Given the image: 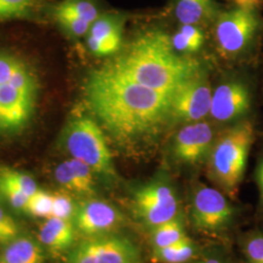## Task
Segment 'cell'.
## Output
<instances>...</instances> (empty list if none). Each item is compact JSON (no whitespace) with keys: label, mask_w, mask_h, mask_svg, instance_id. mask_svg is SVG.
Wrapping results in <instances>:
<instances>
[{"label":"cell","mask_w":263,"mask_h":263,"mask_svg":"<svg viewBox=\"0 0 263 263\" xmlns=\"http://www.w3.org/2000/svg\"><path fill=\"white\" fill-rule=\"evenodd\" d=\"M64 142L71 158L83 162L95 174L108 180L117 178L104 133L93 119L78 117L72 120L66 128Z\"/></svg>","instance_id":"cell-5"},{"label":"cell","mask_w":263,"mask_h":263,"mask_svg":"<svg viewBox=\"0 0 263 263\" xmlns=\"http://www.w3.org/2000/svg\"><path fill=\"white\" fill-rule=\"evenodd\" d=\"M43 7V0H0V21L34 19Z\"/></svg>","instance_id":"cell-19"},{"label":"cell","mask_w":263,"mask_h":263,"mask_svg":"<svg viewBox=\"0 0 263 263\" xmlns=\"http://www.w3.org/2000/svg\"><path fill=\"white\" fill-rule=\"evenodd\" d=\"M65 263H142L138 246L125 236L89 237L77 245Z\"/></svg>","instance_id":"cell-8"},{"label":"cell","mask_w":263,"mask_h":263,"mask_svg":"<svg viewBox=\"0 0 263 263\" xmlns=\"http://www.w3.org/2000/svg\"><path fill=\"white\" fill-rule=\"evenodd\" d=\"M253 91L244 80L234 79L217 86L212 95L210 115L218 122L246 120L253 106Z\"/></svg>","instance_id":"cell-11"},{"label":"cell","mask_w":263,"mask_h":263,"mask_svg":"<svg viewBox=\"0 0 263 263\" xmlns=\"http://www.w3.org/2000/svg\"><path fill=\"white\" fill-rule=\"evenodd\" d=\"M132 211L136 218L146 227L156 226L179 218V200L169 182L155 179L133 191Z\"/></svg>","instance_id":"cell-7"},{"label":"cell","mask_w":263,"mask_h":263,"mask_svg":"<svg viewBox=\"0 0 263 263\" xmlns=\"http://www.w3.org/2000/svg\"><path fill=\"white\" fill-rule=\"evenodd\" d=\"M255 180L256 184L259 190V197H260V204L263 207V157L259 160L256 169H255Z\"/></svg>","instance_id":"cell-31"},{"label":"cell","mask_w":263,"mask_h":263,"mask_svg":"<svg viewBox=\"0 0 263 263\" xmlns=\"http://www.w3.org/2000/svg\"><path fill=\"white\" fill-rule=\"evenodd\" d=\"M215 139V132L209 123H188L175 136L173 155L181 164L197 165L208 159Z\"/></svg>","instance_id":"cell-12"},{"label":"cell","mask_w":263,"mask_h":263,"mask_svg":"<svg viewBox=\"0 0 263 263\" xmlns=\"http://www.w3.org/2000/svg\"><path fill=\"white\" fill-rule=\"evenodd\" d=\"M39 80L23 58L0 52V134L22 131L37 104Z\"/></svg>","instance_id":"cell-3"},{"label":"cell","mask_w":263,"mask_h":263,"mask_svg":"<svg viewBox=\"0 0 263 263\" xmlns=\"http://www.w3.org/2000/svg\"><path fill=\"white\" fill-rule=\"evenodd\" d=\"M19 235L16 221L0 208V244H9Z\"/></svg>","instance_id":"cell-29"},{"label":"cell","mask_w":263,"mask_h":263,"mask_svg":"<svg viewBox=\"0 0 263 263\" xmlns=\"http://www.w3.org/2000/svg\"><path fill=\"white\" fill-rule=\"evenodd\" d=\"M256 10L236 6L219 13L215 21V36L220 52L226 56L243 55L253 46L261 28Z\"/></svg>","instance_id":"cell-6"},{"label":"cell","mask_w":263,"mask_h":263,"mask_svg":"<svg viewBox=\"0 0 263 263\" xmlns=\"http://www.w3.org/2000/svg\"><path fill=\"white\" fill-rule=\"evenodd\" d=\"M151 230V242L154 249H161L178 244L189 238L179 218L160 224Z\"/></svg>","instance_id":"cell-20"},{"label":"cell","mask_w":263,"mask_h":263,"mask_svg":"<svg viewBox=\"0 0 263 263\" xmlns=\"http://www.w3.org/2000/svg\"><path fill=\"white\" fill-rule=\"evenodd\" d=\"M174 13L180 25L196 27L216 21L219 15L213 0H176Z\"/></svg>","instance_id":"cell-16"},{"label":"cell","mask_w":263,"mask_h":263,"mask_svg":"<svg viewBox=\"0 0 263 263\" xmlns=\"http://www.w3.org/2000/svg\"><path fill=\"white\" fill-rule=\"evenodd\" d=\"M74 226L85 237L110 234L122 224L121 213L102 200H89L77 207Z\"/></svg>","instance_id":"cell-13"},{"label":"cell","mask_w":263,"mask_h":263,"mask_svg":"<svg viewBox=\"0 0 263 263\" xmlns=\"http://www.w3.org/2000/svg\"><path fill=\"white\" fill-rule=\"evenodd\" d=\"M197 252V247L190 238L178 244L166 248L154 249V257L161 263H186L190 261Z\"/></svg>","instance_id":"cell-21"},{"label":"cell","mask_w":263,"mask_h":263,"mask_svg":"<svg viewBox=\"0 0 263 263\" xmlns=\"http://www.w3.org/2000/svg\"><path fill=\"white\" fill-rule=\"evenodd\" d=\"M240 246L247 263H263L262 231H249L241 237Z\"/></svg>","instance_id":"cell-22"},{"label":"cell","mask_w":263,"mask_h":263,"mask_svg":"<svg viewBox=\"0 0 263 263\" xmlns=\"http://www.w3.org/2000/svg\"><path fill=\"white\" fill-rule=\"evenodd\" d=\"M85 94L97 118L122 142L144 140L169 121L172 94L136 83L105 66L88 77Z\"/></svg>","instance_id":"cell-1"},{"label":"cell","mask_w":263,"mask_h":263,"mask_svg":"<svg viewBox=\"0 0 263 263\" xmlns=\"http://www.w3.org/2000/svg\"><path fill=\"white\" fill-rule=\"evenodd\" d=\"M105 67L165 94H172L179 85L202 72L196 60L178 55L172 39L161 30L137 36Z\"/></svg>","instance_id":"cell-2"},{"label":"cell","mask_w":263,"mask_h":263,"mask_svg":"<svg viewBox=\"0 0 263 263\" xmlns=\"http://www.w3.org/2000/svg\"><path fill=\"white\" fill-rule=\"evenodd\" d=\"M232 1L235 2L237 6H242V7H247V8H254V9H257L261 4L260 0H232Z\"/></svg>","instance_id":"cell-32"},{"label":"cell","mask_w":263,"mask_h":263,"mask_svg":"<svg viewBox=\"0 0 263 263\" xmlns=\"http://www.w3.org/2000/svg\"><path fill=\"white\" fill-rule=\"evenodd\" d=\"M190 218L200 231L221 233L235 223L237 210L221 191L202 185L193 192Z\"/></svg>","instance_id":"cell-9"},{"label":"cell","mask_w":263,"mask_h":263,"mask_svg":"<svg viewBox=\"0 0 263 263\" xmlns=\"http://www.w3.org/2000/svg\"><path fill=\"white\" fill-rule=\"evenodd\" d=\"M0 191L7 199V201L11 204V206L17 210L24 211L28 202V196L26 195L23 191L15 187L6 180L0 179Z\"/></svg>","instance_id":"cell-28"},{"label":"cell","mask_w":263,"mask_h":263,"mask_svg":"<svg viewBox=\"0 0 263 263\" xmlns=\"http://www.w3.org/2000/svg\"><path fill=\"white\" fill-rule=\"evenodd\" d=\"M94 174L83 162L70 158L57 167L55 178L66 191L80 197L91 198L96 194Z\"/></svg>","instance_id":"cell-14"},{"label":"cell","mask_w":263,"mask_h":263,"mask_svg":"<svg viewBox=\"0 0 263 263\" xmlns=\"http://www.w3.org/2000/svg\"><path fill=\"white\" fill-rule=\"evenodd\" d=\"M39 239L51 253L62 254L74 244L76 226L72 220L49 217L40 227Z\"/></svg>","instance_id":"cell-15"},{"label":"cell","mask_w":263,"mask_h":263,"mask_svg":"<svg viewBox=\"0 0 263 263\" xmlns=\"http://www.w3.org/2000/svg\"><path fill=\"white\" fill-rule=\"evenodd\" d=\"M172 39L173 47L180 53H194L197 52L203 44L199 43L195 40H192L187 37L185 34H183L181 31L178 30Z\"/></svg>","instance_id":"cell-30"},{"label":"cell","mask_w":263,"mask_h":263,"mask_svg":"<svg viewBox=\"0 0 263 263\" xmlns=\"http://www.w3.org/2000/svg\"><path fill=\"white\" fill-rule=\"evenodd\" d=\"M77 206L73 199L65 193L53 194V207L51 217L72 220L76 216Z\"/></svg>","instance_id":"cell-26"},{"label":"cell","mask_w":263,"mask_h":263,"mask_svg":"<svg viewBox=\"0 0 263 263\" xmlns=\"http://www.w3.org/2000/svg\"><path fill=\"white\" fill-rule=\"evenodd\" d=\"M195 263H224L221 260H218V259H214V258H210V259H204V260H201V261H197Z\"/></svg>","instance_id":"cell-33"},{"label":"cell","mask_w":263,"mask_h":263,"mask_svg":"<svg viewBox=\"0 0 263 263\" xmlns=\"http://www.w3.org/2000/svg\"><path fill=\"white\" fill-rule=\"evenodd\" d=\"M52 19L54 20L59 25V27L64 29L66 33L74 37H81L83 35H87L92 26L90 23L83 20L66 16H56L52 17Z\"/></svg>","instance_id":"cell-27"},{"label":"cell","mask_w":263,"mask_h":263,"mask_svg":"<svg viewBox=\"0 0 263 263\" xmlns=\"http://www.w3.org/2000/svg\"><path fill=\"white\" fill-rule=\"evenodd\" d=\"M87 44L90 51L97 56H109L119 51L122 44V35L111 37L94 38L87 36Z\"/></svg>","instance_id":"cell-25"},{"label":"cell","mask_w":263,"mask_h":263,"mask_svg":"<svg viewBox=\"0 0 263 263\" xmlns=\"http://www.w3.org/2000/svg\"><path fill=\"white\" fill-rule=\"evenodd\" d=\"M212 95L203 72L188 79L171 95L169 121L188 124L203 120L210 114Z\"/></svg>","instance_id":"cell-10"},{"label":"cell","mask_w":263,"mask_h":263,"mask_svg":"<svg viewBox=\"0 0 263 263\" xmlns=\"http://www.w3.org/2000/svg\"><path fill=\"white\" fill-rule=\"evenodd\" d=\"M254 137V125L246 119L221 132L214 141L207 159L210 175L229 197L235 198L243 181Z\"/></svg>","instance_id":"cell-4"},{"label":"cell","mask_w":263,"mask_h":263,"mask_svg":"<svg viewBox=\"0 0 263 263\" xmlns=\"http://www.w3.org/2000/svg\"><path fill=\"white\" fill-rule=\"evenodd\" d=\"M53 194L44 190L37 189L31 196H29L24 212L35 217L49 218L52 214Z\"/></svg>","instance_id":"cell-23"},{"label":"cell","mask_w":263,"mask_h":263,"mask_svg":"<svg viewBox=\"0 0 263 263\" xmlns=\"http://www.w3.org/2000/svg\"><path fill=\"white\" fill-rule=\"evenodd\" d=\"M0 179L6 180L15 187L18 188L26 195H28V197L31 196L38 189L34 179L27 174L16 170L8 168L0 169Z\"/></svg>","instance_id":"cell-24"},{"label":"cell","mask_w":263,"mask_h":263,"mask_svg":"<svg viewBox=\"0 0 263 263\" xmlns=\"http://www.w3.org/2000/svg\"><path fill=\"white\" fill-rule=\"evenodd\" d=\"M0 263H44V253L33 239L16 238L0 255Z\"/></svg>","instance_id":"cell-17"},{"label":"cell","mask_w":263,"mask_h":263,"mask_svg":"<svg viewBox=\"0 0 263 263\" xmlns=\"http://www.w3.org/2000/svg\"><path fill=\"white\" fill-rule=\"evenodd\" d=\"M49 13L51 17H71L83 20L91 25L103 14L97 0H62L50 6Z\"/></svg>","instance_id":"cell-18"}]
</instances>
